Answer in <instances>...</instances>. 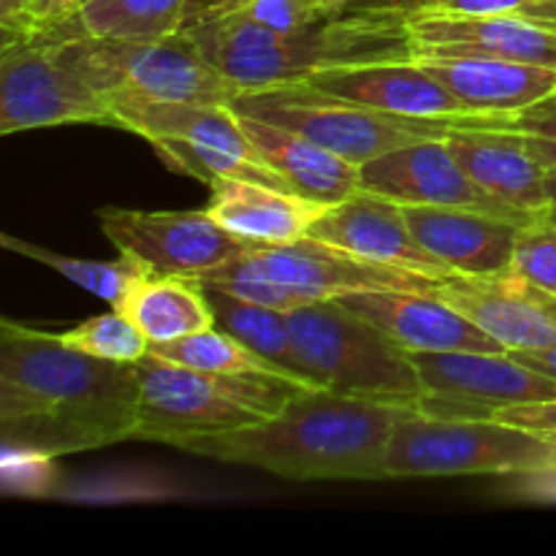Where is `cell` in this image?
<instances>
[{
	"mask_svg": "<svg viewBox=\"0 0 556 556\" xmlns=\"http://www.w3.org/2000/svg\"><path fill=\"white\" fill-rule=\"evenodd\" d=\"M521 14L535 16V20L548 22V25H556V0H530Z\"/></svg>",
	"mask_w": 556,
	"mask_h": 556,
	"instance_id": "f35d334b",
	"label": "cell"
},
{
	"mask_svg": "<svg viewBox=\"0 0 556 556\" xmlns=\"http://www.w3.org/2000/svg\"><path fill=\"white\" fill-rule=\"evenodd\" d=\"M293 342L318 389L418 410L427 396L410 353L337 299L288 313Z\"/></svg>",
	"mask_w": 556,
	"mask_h": 556,
	"instance_id": "5b68a950",
	"label": "cell"
},
{
	"mask_svg": "<svg viewBox=\"0 0 556 556\" xmlns=\"http://www.w3.org/2000/svg\"><path fill=\"white\" fill-rule=\"evenodd\" d=\"M508 117L456 125L445 136V144L483 193L519 215H541L548 210L546 168L532 157L516 130L503 128Z\"/></svg>",
	"mask_w": 556,
	"mask_h": 556,
	"instance_id": "e0dca14e",
	"label": "cell"
},
{
	"mask_svg": "<svg viewBox=\"0 0 556 556\" xmlns=\"http://www.w3.org/2000/svg\"><path fill=\"white\" fill-rule=\"evenodd\" d=\"M445 0H348L345 11H369V14H396L405 20H418L440 11Z\"/></svg>",
	"mask_w": 556,
	"mask_h": 556,
	"instance_id": "836d02e7",
	"label": "cell"
},
{
	"mask_svg": "<svg viewBox=\"0 0 556 556\" xmlns=\"http://www.w3.org/2000/svg\"><path fill=\"white\" fill-rule=\"evenodd\" d=\"M413 407L302 389L253 427L195 434L174 448L223 465L255 467L286 481H386L396 421Z\"/></svg>",
	"mask_w": 556,
	"mask_h": 556,
	"instance_id": "7a4b0ae2",
	"label": "cell"
},
{
	"mask_svg": "<svg viewBox=\"0 0 556 556\" xmlns=\"http://www.w3.org/2000/svg\"><path fill=\"white\" fill-rule=\"evenodd\" d=\"M239 119L266 166L275 168L291 185L293 193L318 201V204H337L362 190L356 163L345 161L337 152L282 125L244 117V114H239Z\"/></svg>",
	"mask_w": 556,
	"mask_h": 556,
	"instance_id": "603a6c76",
	"label": "cell"
},
{
	"mask_svg": "<svg viewBox=\"0 0 556 556\" xmlns=\"http://www.w3.org/2000/svg\"><path fill=\"white\" fill-rule=\"evenodd\" d=\"M546 215H548V217H552V220L556 223V206H548V210H546Z\"/></svg>",
	"mask_w": 556,
	"mask_h": 556,
	"instance_id": "60d3db41",
	"label": "cell"
},
{
	"mask_svg": "<svg viewBox=\"0 0 556 556\" xmlns=\"http://www.w3.org/2000/svg\"><path fill=\"white\" fill-rule=\"evenodd\" d=\"M304 81L320 92L386 114H400V117L440 119L472 114L416 58L345 65V68L315 74Z\"/></svg>",
	"mask_w": 556,
	"mask_h": 556,
	"instance_id": "d6986e66",
	"label": "cell"
},
{
	"mask_svg": "<svg viewBox=\"0 0 556 556\" xmlns=\"http://www.w3.org/2000/svg\"><path fill=\"white\" fill-rule=\"evenodd\" d=\"M212 195L206 212L226 231L255 244H288L307 237L326 204L277 190L253 179L220 177L210 185Z\"/></svg>",
	"mask_w": 556,
	"mask_h": 556,
	"instance_id": "7402d4cb",
	"label": "cell"
},
{
	"mask_svg": "<svg viewBox=\"0 0 556 556\" xmlns=\"http://www.w3.org/2000/svg\"><path fill=\"white\" fill-rule=\"evenodd\" d=\"M74 20L49 30L3 36L0 134L54 125H112L109 98L92 85L71 47Z\"/></svg>",
	"mask_w": 556,
	"mask_h": 556,
	"instance_id": "ba28073f",
	"label": "cell"
},
{
	"mask_svg": "<svg viewBox=\"0 0 556 556\" xmlns=\"http://www.w3.org/2000/svg\"><path fill=\"white\" fill-rule=\"evenodd\" d=\"M85 0H30L27 9V30H49L54 25H63L65 20L81 9Z\"/></svg>",
	"mask_w": 556,
	"mask_h": 556,
	"instance_id": "e575fe53",
	"label": "cell"
},
{
	"mask_svg": "<svg viewBox=\"0 0 556 556\" xmlns=\"http://www.w3.org/2000/svg\"><path fill=\"white\" fill-rule=\"evenodd\" d=\"M71 47L85 74L109 98V103L117 98H144L157 103L231 106L233 98L244 90L228 79L182 30L157 41H123L92 36L74 20Z\"/></svg>",
	"mask_w": 556,
	"mask_h": 556,
	"instance_id": "9c48e42d",
	"label": "cell"
},
{
	"mask_svg": "<svg viewBox=\"0 0 556 556\" xmlns=\"http://www.w3.org/2000/svg\"><path fill=\"white\" fill-rule=\"evenodd\" d=\"M231 109L244 117L266 119V123L296 130V134L307 136L315 144L337 152L356 166L386 155L396 147L445 139L456 125L505 117V114H465V117L440 119L400 117V114H386L378 109L358 106L345 98L320 92L307 81L242 90L231 101Z\"/></svg>",
	"mask_w": 556,
	"mask_h": 556,
	"instance_id": "8992f818",
	"label": "cell"
},
{
	"mask_svg": "<svg viewBox=\"0 0 556 556\" xmlns=\"http://www.w3.org/2000/svg\"><path fill=\"white\" fill-rule=\"evenodd\" d=\"M510 356L519 358L527 367L538 369V372L548 375L556 380V348H543V351H508Z\"/></svg>",
	"mask_w": 556,
	"mask_h": 556,
	"instance_id": "74e56055",
	"label": "cell"
},
{
	"mask_svg": "<svg viewBox=\"0 0 556 556\" xmlns=\"http://www.w3.org/2000/svg\"><path fill=\"white\" fill-rule=\"evenodd\" d=\"M556 440L494 418H434L410 410L396 421L386 478L552 476Z\"/></svg>",
	"mask_w": 556,
	"mask_h": 556,
	"instance_id": "52a82bcc",
	"label": "cell"
},
{
	"mask_svg": "<svg viewBox=\"0 0 556 556\" xmlns=\"http://www.w3.org/2000/svg\"><path fill=\"white\" fill-rule=\"evenodd\" d=\"M141 405L136 440L177 445L195 434H220L253 427L280 413L302 389L313 386L282 372L206 375L147 353L139 364Z\"/></svg>",
	"mask_w": 556,
	"mask_h": 556,
	"instance_id": "277c9868",
	"label": "cell"
},
{
	"mask_svg": "<svg viewBox=\"0 0 556 556\" xmlns=\"http://www.w3.org/2000/svg\"><path fill=\"white\" fill-rule=\"evenodd\" d=\"M358 185L364 193L396 201L402 206H470V210L497 212L521 223L535 217L519 215L483 193L456 161L445 139L396 147L386 155L362 163Z\"/></svg>",
	"mask_w": 556,
	"mask_h": 556,
	"instance_id": "4fadbf2b",
	"label": "cell"
},
{
	"mask_svg": "<svg viewBox=\"0 0 556 556\" xmlns=\"http://www.w3.org/2000/svg\"><path fill=\"white\" fill-rule=\"evenodd\" d=\"M101 231L125 255L139 258L157 277H190L228 264L255 248V242L226 231L206 210L193 212H98Z\"/></svg>",
	"mask_w": 556,
	"mask_h": 556,
	"instance_id": "8fae6325",
	"label": "cell"
},
{
	"mask_svg": "<svg viewBox=\"0 0 556 556\" xmlns=\"http://www.w3.org/2000/svg\"><path fill=\"white\" fill-rule=\"evenodd\" d=\"M503 128L516 130L543 168L556 166V92L510 114L503 119Z\"/></svg>",
	"mask_w": 556,
	"mask_h": 556,
	"instance_id": "4dcf8cb0",
	"label": "cell"
},
{
	"mask_svg": "<svg viewBox=\"0 0 556 556\" xmlns=\"http://www.w3.org/2000/svg\"><path fill=\"white\" fill-rule=\"evenodd\" d=\"M427 396L418 413L434 418H492L510 405L556 400V380L503 353H410Z\"/></svg>",
	"mask_w": 556,
	"mask_h": 556,
	"instance_id": "30bf717a",
	"label": "cell"
},
{
	"mask_svg": "<svg viewBox=\"0 0 556 556\" xmlns=\"http://www.w3.org/2000/svg\"><path fill=\"white\" fill-rule=\"evenodd\" d=\"M492 418L510 424V427L527 429V432H535L541 438L556 440V400L503 407V410H494Z\"/></svg>",
	"mask_w": 556,
	"mask_h": 556,
	"instance_id": "d6a6232c",
	"label": "cell"
},
{
	"mask_svg": "<svg viewBox=\"0 0 556 556\" xmlns=\"http://www.w3.org/2000/svg\"><path fill=\"white\" fill-rule=\"evenodd\" d=\"M510 269L535 286L556 293V223L546 212L519 228Z\"/></svg>",
	"mask_w": 556,
	"mask_h": 556,
	"instance_id": "f546056e",
	"label": "cell"
},
{
	"mask_svg": "<svg viewBox=\"0 0 556 556\" xmlns=\"http://www.w3.org/2000/svg\"><path fill=\"white\" fill-rule=\"evenodd\" d=\"M250 0H190L188 11H185V25L190 22H199V20H210V16H223V14H231V11H239L242 5H248ZM179 27V30H182Z\"/></svg>",
	"mask_w": 556,
	"mask_h": 556,
	"instance_id": "d590c367",
	"label": "cell"
},
{
	"mask_svg": "<svg viewBox=\"0 0 556 556\" xmlns=\"http://www.w3.org/2000/svg\"><path fill=\"white\" fill-rule=\"evenodd\" d=\"M195 47L244 90L291 85L345 65L416 58L410 20L396 14L342 11L280 33L239 11L182 27Z\"/></svg>",
	"mask_w": 556,
	"mask_h": 556,
	"instance_id": "3957f363",
	"label": "cell"
},
{
	"mask_svg": "<svg viewBox=\"0 0 556 556\" xmlns=\"http://www.w3.org/2000/svg\"><path fill=\"white\" fill-rule=\"evenodd\" d=\"M239 14L280 33L299 30V27L313 25L326 16L318 0H250L248 5L239 9Z\"/></svg>",
	"mask_w": 556,
	"mask_h": 556,
	"instance_id": "1f68e13d",
	"label": "cell"
},
{
	"mask_svg": "<svg viewBox=\"0 0 556 556\" xmlns=\"http://www.w3.org/2000/svg\"><path fill=\"white\" fill-rule=\"evenodd\" d=\"M190 0H85L74 20L81 30L123 41H157L177 33Z\"/></svg>",
	"mask_w": 556,
	"mask_h": 556,
	"instance_id": "484cf974",
	"label": "cell"
},
{
	"mask_svg": "<svg viewBox=\"0 0 556 556\" xmlns=\"http://www.w3.org/2000/svg\"><path fill=\"white\" fill-rule=\"evenodd\" d=\"M546 199L548 206H556V166L546 168Z\"/></svg>",
	"mask_w": 556,
	"mask_h": 556,
	"instance_id": "ab89813d",
	"label": "cell"
},
{
	"mask_svg": "<svg viewBox=\"0 0 556 556\" xmlns=\"http://www.w3.org/2000/svg\"><path fill=\"white\" fill-rule=\"evenodd\" d=\"M3 248H9L11 253H20L25 258L38 261V264L49 266L58 275H63L65 280H71L74 286L85 288L92 296L109 302V307H123V302L128 299V293L139 286L144 277H150L152 271L141 264L134 255L119 253L117 261H81L71 258L65 253H54V250L38 248V244L25 242V239H16L11 233L0 237Z\"/></svg>",
	"mask_w": 556,
	"mask_h": 556,
	"instance_id": "4316f807",
	"label": "cell"
},
{
	"mask_svg": "<svg viewBox=\"0 0 556 556\" xmlns=\"http://www.w3.org/2000/svg\"><path fill=\"white\" fill-rule=\"evenodd\" d=\"M434 293L481 326L505 351L556 348V293L514 269L497 275H454L440 280Z\"/></svg>",
	"mask_w": 556,
	"mask_h": 556,
	"instance_id": "5bb4252c",
	"label": "cell"
},
{
	"mask_svg": "<svg viewBox=\"0 0 556 556\" xmlns=\"http://www.w3.org/2000/svg\"><path fill=\"white\" fill-rule=\"evenodd\" d=\"M472 114H516L556 92V68L483 58V54H424L416 58Z\"/></svg>",
	"mask_w": 556,
	"mask_h": 556,
	"instance_id": "44dd1931",
	"label": "cell"
},
{
	"mask_svg": "<svg viewBox=\"0 0 556 556\" xmlns=\"http://www.w3.org/2000/svg\"><path fill=\"white\" fill-rule=\"evenodd\" d=\"M60 337L65 345L76 348V351L117 364H139L150 353V340L144 337V331L123 309L114 307L96 318H87L85 324Z\"/></svg>",
	"mask_w": 556,
	"mask_h": 556,
	"instance_id": "f1b7e54d",
	"label": "cell"
},
{
	"mask_svg": "<svg viewBox=\"0 0 556 556\" xmlns=\"http://www.w3.org/2000/svg\"><path fill=\"white\" fill-rule=\"evenodd\" d=\"M342 307L378 326L407 353H503L494 337L467 315L451 307L438 293L418 291H358L337 296Z\"/></svg>",
	"mask_w": 556,
	"mask_h": 556,
	"instance_id": "2e32d148",
	"label": "cell"
},
{
	"mask_svg": "<svg viewBox=\"0 0 556 556\" xmlns=\"http://www.w3.org/2000/svg\"><path fill=\"white\" fill-rule=\"evenodd\" d=\"M136 364L96 358L60 334L0 320V443L5 454L49 462L136 440Z\"/></svg>",
	"mask_w": 556,
	"mask_h": 556,
	"instance_id": "6da1fadb",
	"label": "cell"
},
{
	"mask_svg": "<svg viewBox=\"0 0 556 556\" xmlns=\"http://www.w3.org/2000/svg\"><path fill=\"white\" fill-rule=\"evenodd\" d=\"M119 309L144 331L150 345L179 340L215 326L204 286L190 277H144Z\"/></svg>",
	"mask_w": 556,
	"mask_h": 556,
	"instance_id": "cb8c5ba5",
	"label": "cell"
},
{
	"mask_svg": "<svg viewBox=\"0 0 556 556\" xmlns=\"http://www.w3.org/2000/svg\"><path fill=\"white\" fill-rule=\"evenodd\" d=\"M418 242L456 275H497L510 269L519 228L514 217L470 206H402Z\"/></svg>",
	"mask_w": 556,
	"mask_h": 556,
	"instance_id": "ffe728a7",
	"label": "cell"
},
{
	"mask_svg": "<svg viewBox=\"0 0 556 556\" xmlns=\"http://www.w3.org/2000/svg\"><path fill=\"white\" fill-rule=\"evenodd\" d=\"M248 255L275 286H280L293 309L358 291L434 293L440 286L434 277L372 264L309 237L288 244H255Z\"/></svg>",
	"mask_w": 556,
	"mask_h": 556,
	"instance_id": "7c38bea8",
	"label": "cell"
},
{
	"mask_svg": "<svg viewBox=\"0 0 556 556\" xmlns=\"http://www.w3.org/2000/svg\"><path fill=\"white\" fill-rule=\"evenodd\" d=\"M150 356L163 358L177 367L195 369V372L206 375H233V372H280L275 364L261 358L258 353L250 351L248 345L231 337L228 331L210 326L195 334L179 337V340L161 342V345H150ZM286 375V372H282Z\"/></svg>",
	"mask_w": 556,
	"mask_h": 556,
	"instance_id": "83f0119b",
	"label": "cell"
},
{
	"mask_svg": "<svg viewBox=\"0 0 556 556\" xmlns=\"http://www.w3.org/2000/svg\"><path fill=\"white\" fill-rule=\"evenodd\" d=\"M307 237L345 250L356 258L418 271L434 280H448L456 275L418 242L402 204L364 190L337 204H326L318 220L309 226Z\"/></svg>",
	"mask_w": 556,
	"mask_h": 556,
	"instance_id": "9a60e30c",
	"label": "cell"
},
{
	"mask_svg": "<svg viewBox=\"0 0 556 556\" xmlns=\"http://www.w3.org/2000/svg\"><path fill=\"white\" fill-rule=\"evenodd\" d=\"M416 58L424 54H483L556 68V25L508 14L421 16L410 20Z\"/></svg>",
	"mask_w": 556,
	"mask_h": 556,
	"instance_id": "ac0fdd59",
	"label": "cell"
},
{
	"mask_svg": "<svg viewBox=\"0 0 556 556\" xmlns=\"http://www.w3.org/2000/svg\"><path fill=\"white\" fill-rule=\"evenodd\" d=\"M204 291L217 329L237 337L242 345H248L250 351L258 353L261 358L275 364L280 372L291 375V378L318 389V386L313 383V378L307 375L302 356H299L288 313L248 302V299L231 296V293L217 291V288H204Z\"/></svg>",
	"mask_w": 556,
	"mask_h": 556,
	"instance_id": "d4e9b609",
	"label": "cell"
},
{
	"mask_svg": "<svg viewBox=\"0 0 556 556\" xmlns=\"http://www.w3.org/2000/svg\"><path fill=\"white\" fill-rule=\"evenodd\" d=\"M27 9H30V0H0V30H3V36L25 33Z\"/></svg>",
	"mask_w": 556,
	"mask_h": 556,
	"instance_id": "8d00e7d4",
	"label": "cell"
}]
</instances>
